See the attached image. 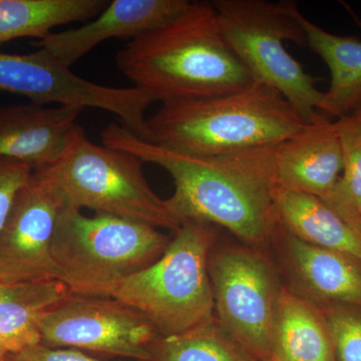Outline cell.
<instances>
[{"label": "cell", "mask_w": 361, "mask_h": 361, "mask_svg": "<svg viewBox=\"0 0 361 361\" xmlns=\"http://www.w3.org/2000/svg\"><path fill=\"white\" fill-rule=\"evenodd\" d=\"M4 361H106L85 355L78 349L52 348L39 343L18 351L7 353Z\"/></svg>", "instance_id": "d4e9b609"}, {"label": "cell", "mask_w": 361, "mask_h": 361, "mask_svg": "<svg viewBox=\"0 0 361 361\" xmlns=\"http://www.w3.org/2000/svg\"><path fill=\"white\" fill-rule=\"evenodd\" d=\"M106 0H0V47L23 37L42 39L58 26L96 18Z\"/></svg>", "instance_id": "ffe728a7"}, {"label": "cell", "mask_w": 361, "mask_h": 361, "mask_svg": "<svg viewBox=\"0 0 361 361\" xmlns=\"http://www.w3.org/2000/svg\"><path fill=\"white\" fill-rule=\"evenodd\" d=\"M7 353H8V351H7L6 348H4V346L2 345L1 343H0V361L4 360V358H6V356L7 355Z\"/></svg>", "instance_id": "484cf974"}, {"label": "cell", "mask_w": 361, "mask_h": 361, "mask_svg": "<svg viewBox=\"0 0 361 361\" xmlns=\"http://www.w3.org/2000/svg\"><path fill=\"white\" fill-rule=\"evenodd\" d=\"M142 164L129 153L94 145L82 128L58 161L35 174L51 182L68 204L80 210L176 231L182 223L149 186Z\"/></svg>", "instance_id": "52a82bcc"}, {"label": "cell", "mask_w": 361, "mask_h": 361, "mask_svg": "<svg viewBox=\"0 0 361 361\" xmlns=\"http://www.w3.org/2000/svg\"><path fill=\"white\" fill-rule=\"evenodd\" d=\"M353 116H355L357 122L361 125V108L358 109Z\"/></svg>", "instance_id": "4316f807"}, {"label": "cell", "mask_w": 361, "mask_h": 361, "mask_svg": "<svg viewBox=\"0 0 361 361\" xmlns=\"http://www.w3.org/2000/svg\"><path fill=\"white\" fill-rule=\"evenodd\" d=\"M271 361H336L323 311L285 289L277 297Z\"/></svg>", "instance_id": "9a60e30c"}, {"label": "cell", "mask_w": 361, "mask_h": 361, "mask_svg": "<svg viewBox=\"0 0 361 361\" xmlns=\"http://www.w3.org/2000/svg\"><path fill=\"white\" fill-rule=\"evenodd\" d=\"M217 322L256 361H271L279 294L273 271L261 254L229 248L209 257Z\"/></svg>", "instance_id": "ba28073f"}, {"label": "cell", "mask_w": 361, "mask_h": 361, "mask_svg": "<svg viewBox=\"0 0 361 361\" xmlns=\"http://www.w3.org/2000/svg\"><path fill=\"white\" fill-rule=\"evenodd\" d=\"M82 80L44 49L32 54L0 51V90L44 106H71L82 92Z\"/></svg>", "instance_id": "e0dca14e"}, {"label": "cell", "mask_w": 361, "mask_h": 361, "mask_svg": "<svg viewBox=\"0 0 361 361\" xmlns=\"http://www.w3.org/2000/svg\"><path fill=\"white\" fill-rule=\"evenodd\" d=\"M71 294L58 279L0 283V343L8 353L42 343L40 320Z\"/></svg>", "instance_id": "ac0fdd59"}, {"label": "cell", "mask_w": 361, "mask_h": 361, "mask_svg": "<svg viewBox=\"0 0 361 361\" xmlns=\"http://www.w3.org/2000/svg\"><path fill=\"white\" fill-rule=\"evenodd\" d=\"M191 4L188 0H114L87 25L51 32L35 44L71 68L102 42L132 40L153 32L184 13Z\"/></svg>", "instance_id": "8fae6325"}, {"label": "cell", "mask_w": 361, "mask_h": 361, "mask_svg": "<svg viewBox=\"0 0 361 361\" xmlns=\"http://www.w3.org/2000/svg\"><path fill=\"white\" fill-rule=\"evenodd\" d=\"M358 212H360V215L361 217V198H360V204H358Z\"/></svg>", "instance_id": "83f0119b"}, {"label": "cell", "mask_w": 361, "mask_h": 361, "mask_svg": "<svg viewBox=\"0 0 361 361\" xmlns=\"http://www.w3.org/2000/svg\"><path fill=\"white\" fill-rule=\"evenodd\" d=\"M42 344L151 361L158 332L137 310L113 297L71 294L39 323Z\"/></svg>", "instance_id": "9c48e42d"}, {"label": "cell", "mask_w": 361, "mask_h": 361, "mask_svg": "<svg viewBox=\"0 0 361 361\" xmlns=\"http://www.w3.org/2000/svg\"><path fill=\"white\" fill-rule=\"evenodd\" d=\"M84 109L30 104L0 108V158L25 163L35 172L68 151L82 129Z\"/></svg>", "instance_id": "7c38bea8"}, {"label": "cell", "mask_w": 361, "mask_h": 361, "mask_svg": "<svg viewBox=\"0 0 361 361\" xmlns=\"http://www.w3.org/2000/svg\"><path fill=\"white\" fill-rule=\"evenodd\" d=\"M101 137L104 146L167 171L175 191L166 201L180 223L218 226L251 245L265 243L280 227L274 146L220 156H189L145 141L115 122L104 128Z\"/></svg>", "instance_id": "6da1fadb"}, {"label": "cell", "mask_w": 361, "mask_h": 361, "mask_svg": "<svg viewBox=\"0 0 361 361\" xmlns=\"http://www.w3.org/2000/svg\"><path fill=\"white\" fill-rule=\"evenodd\" d=\"M322 311L329 324L336 361H361V310L327 305Z\"/></svg>", "instance_id": "603a6c76"}, {"label": "cell", "mask_w": 361, "mask_h": 361, "mask_svg": "<svg viewBox=\"0 0 361 361\" xmlns=\"http://www.w3.org/2000/svg\"><path fill=\"white\" fill-rule=\"evenodd\" d=\"M151 361H256L233 341L217 320L185 334L157 337Z\"/></svg>", "instance_id": "44dd1931"}, {"label": "cell", "mask_w": 361, "mask_h": 361, "mask_svg": "<svg viewBox=\"0 0 361 361\" xmlns=\"http://www.w3.org/2000/svg\"><path fill=\"white\" fill-rule=\"evenodd\" d=\"M310 125L278 90L259 82L224 96L165 103L147 118L149 142L194 157L275 146Z\"/></svg>", "instance_id": "3957f363"}, {"label": "cell", "mask_w": 361, "mask_h": 361, "mask_svg": "<svg viewBox=\"0 0 361 361\" xmlns=\"http://www.w3.org/2000/svg\"><path fill=\"white\" fill-rule=\"evenodd\" d=\"M116 66L161 104L232 94L254 82L221 32L211 2H192L179 16L129 40Z\"/></svg>", "instance_id": "7a4b0ae2"}, {"label": "cell", "mask_w": 361, "mask_h": 361, "mask_svg": "<svg viewBox=\"0 0 361 361\" xmlns=\"http://www.w3.org/2000/svg\"><path fill=\"white\" fill-rule=\"evenodd\" d=\"M275 202L280 224L287 232L310 245L341 252L361 262V237L322 199L278 188Z\"/></svg>", "instance_id": "d6986e66"}, {"label": "cell", "mask_w": 361, "mask_h": 361, "mask_svg": "<svg viewBox=\"0 0 361 361\" xmlns=\"http://www.w3.org/2000/svg\"><path fill=\"white\" fill-rule=\"evenodd\" d=\"M298 20L305 32L306 47L324 61L330 73L319 113L337 118L353 116L361 108V40L326 32L301 11Z\"/></svg>", "instance_id": "5bb4252c"}, {"label": "cell", "mask_w": 361, "mask_h": 361, "mask_svg": "<svg viewBox=\"0 0 361 361\" xmlns=\"http://www.w3.org/2000/svg\"><path fill=\"white\" fill-rule=\"evenodd\" d=\"M341 140L343 170L338 182L323 202L361 237V125L353 116L336 122Z\"/></svg>", "instance_id": "7402d4cb"}, {"label": "cell", "mask_w": 361, "mask_h": 361, "mask_svg": "<svg viewBox=\"0 0 361 361\" xmlns=\"http://www.w3.org/2000/svg\"><path fill=\"white\" fill-rule=\"evenodd\" d=\"M221 32L233 54L243 63L254 82L278 90L307 123H315L323 92L317 78L285 49L292 42L306 47L295 1L214 0Z\"/></svg>", "instance_id": "5b68a950"}, {"label": "cell", "mask_w": 361, "mask_h": 361, "mask_svg": "<svg viewBox=\"0 0 361 361\" xmlns=\"http://www.w3.org/2000/svg\"><path fill=\"white\" fill-rule=\"evenodd\" d=\"M68 205L51 182L33 173L0 231V283L59 280L52 242Z\"/></svg>", "instance_id": "30bf717a"}, {"label": "cell", "mask_w": 361, "mask_h": 361, "mask_svg": "<svg viewBox=\"0 0 361 361\" xmlns=\"http://www.w3.org/2000/svg\"><path fill=\"white\" fill-rule=\"evenodd\" d=\"M33 169L13 159L0 158V231L18 194L32 180Z\"/></svg>", "instance_id": "cb8c5ba5"}, {"label": "cell", "mask_w": 361, "mask_h": 361, "mask_svg": "<svg viewBox=\"0 0 361 361\" xmlns=\"http://www.w3.org/2000/svg\"><path fill=\"white\" fill-rule=\"evenodd\" d=\"M213 228L184 221L163 255L123 280L111 297L141 313L160 336L185 334L214 322L208 269Z\"/></svg>", "instance_id": "8992f818"}, {"label": "cell", "mask_w": 361, "mask_h": 361, "mask_svg": "<svg viewBox=\"0 0 361 361\" xmlns=\"http://www.w3.org/2000/svg\"><path fill=\"white\" fill-rule=\"evenodd\" d=\"M279 189L323 199L336 187L343 156L336 122L324 115L305 130L273 147Z\"/></svg>", "instance_id": "4fadbf2b"}, {"label": "cell", "mask_w": 361, "mask_h": 361, "mask_svg": "<svg viewBox=\"0 0 361 361\" xmlns=\"http://www.w3.org/2000/svg\"><path fill=\"white\" fill-rule=\"evenodd\" d=\"M285 232L292 266L313 296L327 305L361 310L360 261L341 252L310 245Z\"/></svg>", "instance_id": "2e32d148"}, {"label": "cell", "mask_w": 361, "mask_h": 361, "mask_svg": "<svg viewBox=\"0 0 361 361\" xmlns=\"http://www.w3.org/2000/svg\"><path fill=\"white\" fill-rule=\"evenodd\" d=\"M158 229L106 214L90 217L68 204L52 242L59 280L77 295L111 297L123 280L163 255L170 239Z\"/></svg>", "instance_id": "277c9868"}]
</instances>
